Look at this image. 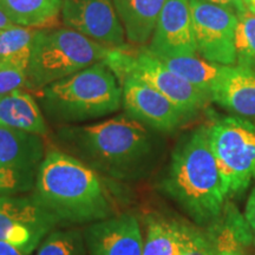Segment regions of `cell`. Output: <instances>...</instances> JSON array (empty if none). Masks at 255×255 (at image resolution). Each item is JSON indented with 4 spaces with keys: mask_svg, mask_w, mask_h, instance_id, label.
<instances>
[{
    "mask_svg": "<svg viewBox=\"0 0 255 255\" xmlns=\"http://www.w3.org/2000/svg\"><path fill=\"white\" fill-rule=\"evenodd\" d=\"M119 82L128 116L162 131H173L187 120L186 114L141 79L126 76Z\"/></svg>",
    "mask_w": 255,
    "mask_h": 255,
    "instance_id": "11",
    "label": "cell"
},
{
    "mask_svg": "<svg viewBox=\"0 0 255 255\" xmlns=\"http://www.w3.org/2000/svg\"><path fill=\"white\" fill-rule=\"evenodd\" d=\"M146 49L158 58L197 55L189 0L165 1Z\"/></svg>",
    "mask_w": 255,
    "mask_h": 255,
    "instance_id": "12",
    "label": "cell"
},
{
    "mask_svg": "<svg viewBox=\"0 0 255 255\" xmlns=\"http://www.w3.org/2000/svg\"><path fill=\"white\" fill-rule=\"evenodd\" d=\"M34 199L58 219L98 222L109 219L110 202L98 175L77 158L50 150L38 168Z\"/></svg>",
    "mask_w": 255,
    "mask_h": 255,
    "instance_id": "1",
    "label": "cell"
},
{
    "mask_svg": "<svg viewBox=\"0 0 255 255\" xmlns=\"http://www.w3.org/2000/svg\"><path fill=\"white\" fill-rule=\"evenodd\" d=\"M62 18L66 27L110 49L126 46V31L113 0H63Z\"/></svg>",
    "mask_w": 255,
    "mask_h": 255,
    "instance_id": "10",
    "label": "cell"
},
{
    "mask_svg": "<svg viewBox=\"0 0 255 255\" xmlns=\"http://www.w3.org/2000/svg\"><path fill=\"white\" fill-rule=\"evenodd\" d=\"M0 255H28L7 242L0 241Z\"/></svg>",
    "mask_w": 255,
    "mask_h": 255,
    "instance_id": "30",
    "label": "cell"
},
{
    "mask_svg": "<svg viewBox=\"0 0 255 255\" xmlns=\"http://www.w3.org/2000/svg\"><path fill=\"white\" fill-rule=\"evenodd\" d=\"M181 228L183 242L180 255H213L206 232L188 223H181Z\"/></svg>",
    "mask_w": 255,
    "mask_h": 255,
    "instance_id": "27",
    "label": "cell"
},
{
    "mask_svg": "<svg viewBox=\"0 0 255 255\" xmlns=\"http://www.w3.org/2000/svg\"><path fill=\"white\" fill-rule=\"evenodd\" d=\"M31 52L0 62V96L27 87Z\"/></svg>",
    "mask_w": 255,
    "mask_h": 255,
    "instance_id": "24",
    "label": "cell"
},
{
    "mask_svg": "<svg viewBox=\"0 0 255 255\" xmlns=\"http://www.w3.org/2000/svg\"><path fill=\"white\" fill-rule=\"evenodd\" d=\"M91 255H143V234L138 220L122 214L95 222L88 231Z\"/></svg>",
    "mask_w": 255,
    "mask_h": 255,
    "instance_id": "13",
    "label": "cell"
},
{
    "mask_svg": "<svg viewBox=\"0 0 255 255\" xmlns=\"http://www.w3.org/2000/svg\"><path fill=\"white\" fill-rule=\"evenodd\" d=\"M167 0H113L130 43L143 45L154 33Z\"/></svg>",
    "mask_w": 255,
    "mask_h": 255,
    "instance_id": "17",
    "label": "cell"
},
{
    "mask_svg": "<svg viewBox=\"0 0 255 255\" xmlns=\"http://www.w3.org/2000/svg\"><path fill=\"white\" fill-rule=\"evenodd\" d=\"M58 219L33 197L0 196V241L25 254L39 247Z\"/></svg>",
    "mask_w": 255,
    "mask_h": 255,
    "instance_id": "9",
    "label": "cell"
},
{
    "mask_svg": "<svg viewBox=\"0 0 255 255\" xmlns=\"http://www.w3.org/2000/svg\"><path fill=\"white\" fill-rule=\"evenodd\" d=\"M207 237L213 255H252L253 235L246 218L228 200L221 215L207 226Z\"/></svg>",
    "mask_w": 255,
    "mask_h": 255,
    "instance_id": "14",
    "label": "cell"
},
{
    "mask_svg": "<svg viewBox=\"0 0 255 255\" xmlns=\"http://www.w3.org/2000/svg\"><path fill=\"white\" fill-rule=\"evenodd\" d=\"M114 49L71 28H41L32 43L27 87L43 89L104 62Z\"/></svg>",
    "mask_w": 255,
    "mask_h": 255,
    "instance_id": "3",
    "label": "cell"
},
{
    "mask_svg": "<svg viewBox=\"0 0 255 255\" xmlns=\"http://www.w3.org/2000/svg\"><path fill=\"white\" fill-rule=\"evenodd\" d=\"M63 0H0L12 23L32 28H51L58 23Z\"/></svg>",
    "mask_w": 255,
    "mask_h": 255,
    "instance_id": "19",
    "label": "cell"
},
{
    "mask_svg": "<svg viewBox=\"0 0 255 255\" xmlns=\"http://www.w3.org/2000/svg\"><path fill=\"white\" fill-rule=\"evenodd\" d=\"M0 126L39 136L47 133V126L39 107L33 97L21 89L2 96L0 100Z\"/></svg>",
    "mask_w": 255,
    "mask_h": 255,
    "instance_id": "18",
    "label": "cell"
},
{
    "mask_svg": "<svg viewBox=\"0 0 255 255\" xmlns=\"http://www.w3.org/2000/svg\"><path fill=\"white\" fill-rule=\"evenodd\" d=\"M13 25L15 24L12 23L11 19L6 15V13L1 8H0V28H7L13 26Z\"/></svg>",
    "mask_w": 255,
    "mask_h": 255,
    "instance_id": "31",
    "label": "cell"
},
{
    "mask_svg": "<svg viewBox=\"0 0 255 255\" xmlns=\"http://www.w3.org/2000/svg\"><path fill=\"white\" fill-rule=\"evenodd\" d=\"M245 218L250 226V229L253 235V241L255 245V186L252 189L250 196H248L247 203H246V210H245Z\"/></svg>",
    "mask_w": 255,
    "mask_h": 255,
    "instance_id": "28",
    "label": "cell"
},
{
    "mask_svg": "<svg viewBox=\"0 0 255 255\" xmlns=\"http://www.w3.org/2000/svg\"><path fill=\"white\" fill-rule=\"evenodd\" d=\"M207 130L227 200L240 196L255 178V121L227 116Z\"/></svg>",
    "mask_w": 255,
    "mask_h": 255,
    "instance_id": "5",
    "label": "cell"
},
{
    "mask_svg": "<svg viewBox=\"0 0 255 255\" xmlns=\"http://www.w3.org/2000/svg\"><path fill=\"white\" fill-rule=\"evenodd\" d=\"M238 17L235 49L237 65L255 68V14L246 6L235 11Z\"/></svg>",
    "mask_w": 255,
    "mask_h": 255,
    "instance_id": "22",
    "label": "cell"
},
{
    "mask_svg": "<svg viewBox=\"0 0 255 255\" xmlns=\"http://www.w3.org/2000/svg\"><path fill=\"white\" fill-rule=\"evenodd\" d=\"M245 6L255 14V0H244Z\"/></svg>",
    "mask_w": 255,
    "mask_h": 255,
    "instance_id": "32",
    "label": "cell"
},
{
    "mask_svg": "<svg viewBox=\"0 0 255 255\" xmlns=\"http://www.w3.org/2000/svg\"><path fill=\"white\" fill-rule=\"evenodd\" d=\"M158 58V57H157ZM171 71L186 79L194 87L207 92L212 97V92L227 75L231 66L209 62L197 56L171 57L159 58Z\"/></svg>",
    "mask_w": 255,
    "mask_h": 255,
    "instance_id": "20",
    "label": "cell"
},
{
    "mask_svg": "<svg viewBox=\"0 0 255 255\" xmlns=\"http://www.w3.org/2000/svg\"><path fill=\"white\" fill-rule=\"evenodd\" d=\"M104 63L114 72L117 81L126 76L141 79L168 98L187 116L197 113L212 102L209 94L168 69L148 49L135 50L128 45L114 49Z\"/></svg>",
    "mask_w": 255,
    "mask_h": 255,
    "instance_id": "6",
    "label": "cell"
},
{
    "mask_svg": "<svg viewBox=\"0 0 255 255\" xmlns=\"http://www.w3.org/2000/svg\"><path fill=\"white\" fill-rule=\"evenodd\" d=\"M37 255H84L81 238L75 232H52L39 245Z\"/></svg>",
    "mask_w": 255,
    "mask_h": 255,
    "instance_id": "25",
    "label": "cell"
},
{
    "mask_svg": "<svg viewBox=\"0 0 255 255\" xmlns=\"http://www.w3.org/2000/svg\"><path fill=\"white\" fill-rule=\"evenodd\" d=\"M209 2H212V4L227 6V7L235 8V11H237V9L245 7L244 0H210Z\"/></svg>",
    "mask_w": 255,
    "mask_h": 255,
    "instance_id": "29",
    "label": "cell"
},
{
    "mask_svg": "<svg viewBox=\"0 0 255 255\" xmlns=\"http://www.w3.org/2000/svg\"><path fill=\"white\" fill-rule=\"evenodd\" d=\"M33 171L0 167V196L15 195L33 188Z\"/></svg>",
    "mask_w": 255,
    "mask_h": 255,
    "instance_id": "26",
    "label": "cell"
},
{
    "mask_svg": "<svg viewBox=\"0 0 255 255\" xmlns=\"http://www.w3.org/2000/svg\"><path fill=\"white\" fill-rule=\"evenodd\" d=\"M44 159L39 135L0 126V167L33 171Z\"/></svg>",
    "mask_w": 255,
    "mask_h": 255,
    "instance_id": "16",
    "label": "cell"
},
{
    "mask_svg": "<svg viewBox=\"0 0 255 255\" xmlns=\"http://www.w3.org/2000/svg\"><path fill=\"white\" fill-rule=\"evenodd\" d=\"M182 242L180 222L158 215L146 216L143 255H180Z\"/></svg>",
    "mask_w": 255,
    "mask_h": 255,
    "instance_id": "21",
    "label": "cell"
},
{
    "mask_svg": "<svg viewBox=\"0 0 255 255\" xmlns=\"http://www.w3.org/2000/svg\"><path fill=\"white\" fill-rule=\"evenodd\" d=\"M197 53L209 62L237 65L238 17L232 7L206 0H189Z\"/></svg>",
    "mask_w": 255,
    "mask_h": 255,
    "instance_id": "8",
    "label": "cell"
},
{
    "mask_svg": "<svg viewBox=\"0 0 255 255\" xmlns=\"http://www.w3.org/2000/svg\"><path fill=\"white\" fill-rule=\"evenodd\" d=\"M212 102L234 116L255 121V68L231 66L212 92Z\"/></svg>",
    "mask_w": 255,
    "mask_h": 255,
    "instance_id": "15",
    "label": "cell"
},
{
    "mask_svg": "<svg viewBox=\"0 0 255 255\" xmlns=\"http://www.w3.org/2000/svg\"><path fill=\"white\" fill-rule=\"evenodd\" d=\"M1 97H2V96H0V100H1Z\"/></svg>",
    "mask_w": 255,
    "mask_h": 255,
    "instance_id": "33",
    "label": "cell"
},
{
    "mask_svg": "<svg viewBox=\"0 0 255 255\" xmlns=\"http://www.w3.org/2000/svg\"><path fill=\"white\" fill-rule=\"evenodd\" d=\"M162 188L197 225L207 227L221 215L228 200L207 127L177 146Z\"/></svg>",
    "mask_w": 255,
    "mask_h": 255,
    "instance_id": "2",
    "label": "cell"
},
{
    "mask_svg": "<svg viewBox=\"0 0 255 255\" xmlns=\"http://www.w3.org/2000/svg\"><path fill=\"white\" fill-rule=\"evenodd\" d=\"M37 32L38 28L20 25L0 28V62L31 52L32 43Z\"/></svg>",
    "mask_w": 255,
    "mask_h": 255,
    "instance_id": "23",
    "label": "cell"
},
{
    "mask_svg": "<svg viewBox=\"0 0 255 255\" xmlns=\"http://www.w3.org/2000/svg\"><path fill=\"white\" fill-rule=\"evenodd\" d=\"M76 131L88 154L110 169L130 168L150 150L144 126L130 116H117Z\"/></svg>",
    "mask_w": 255,
    "mask_h": 255,
    "instance_id": "7",
    "label": "cell"
},
{
    "mask_svg": "<svg viewBox=\"0 0 255 255\" xmlns=\"http://www.w3.org/2000/svg\"><path fill=\"white\" fill-rule=\"evenodd\" d=\"M46 109L66 121L104 116L119 110L122 87L104 62L44 88Z\"/></svg>",
    "mask_w": 255,
    "mask_h": 255,
    "instance_id": "4",
    "label": "cell"
}]
</instances>
